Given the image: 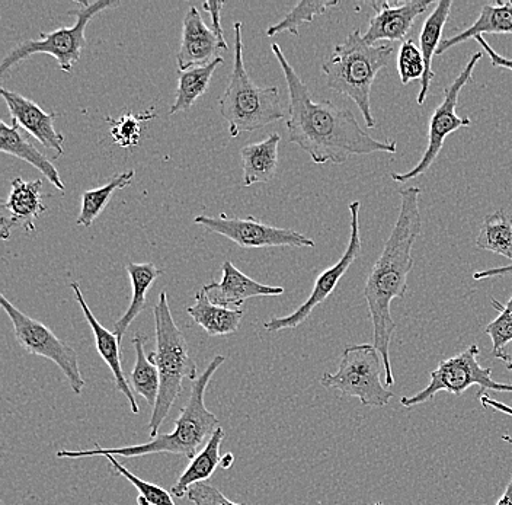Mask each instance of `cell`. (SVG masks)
Returning <instances> with one entry per match:
<instances>
[{"instance_id":"22","label":"cell","mask_w":512,"mask_h":505,"mask_svg":"<svg viewBox=\"0 0 512 505\" xmlns=\"http://www.w3.org/2000/svg\"><path fill=\"white\" fill-rule=\"evenodd\" d=\"M0 150L6 153V155L15 156V158L30 163V165L38 169L57 190H66L56 166L51 163L50 159H48L43 152H40L31 142H28L27 137L22 136L18 124L12 123L11 126H8L5 121H0Z\"/></svg>"},{"instance_id":"16","label":"cell","mask_w":512,"mask_h":505,"mask_svg":"<svg viewBox=\"0 0 512 505\" xmlns=\"http://www.w3.org/2000/svg\"><path fill=\"white\" fill-rule=\"evenodd\" d=\"M0 94L8 105L12 123L28 131L38 143L56 152V156L63 155L64 136L54 127L56 113H46L37 102L25 98L18 92L2 88Z\"/></svg>"},{"instance_id":"19","label":"cell","mask_w":512,"mask_h":505,"mask_svg":"<svg viewBox=\"0 0 512 505\" xmlns=\"http://www.w3.org/2000/svg\"><path fill=\"white\" fill-rule=\"evenodd\" d=\"M70 289L75 293L80 309H82L86 321H88L92 332H94L96 351H98L101 359L107 363V366L110 367L112 376H114L115 389L126 396L131 412H133V414H139V405H137L134 393L130 388L131 385H128L127 377L123 372V366H121V343L118 341L117 335H115L114 332L108 331L105 326L99 324L98 319L95 318L94 313L89 309L85 297H83L82 289H80L78 281H72V283H70Z\"/></svg>"},{"instance_id":"17","label":"cell","mask_w":512,"mask_h":505,"mask_svg":"<svg viewBox=\"0 0 512 505\" xmlns=\"http://www.w3.org/2000/svg\"><path fill=\"white\" fill-rule=\"evenodd\" d=\"M43 181H24L22 178H15L11 182V193L8 200L2 203L3 212H8L9 217L2 216L0 219V236L3 241L11 238L12 229L21 228L27 232L35 233V220L41 214L47 212L41 200Z\"/></svg>"},{"instance_id":"1","label":"cell","mask_w":512,"mask_h":505,"mask_svg":"<svg viewBox=\"0 0 512 505\" xmlns=\"http://www.w3.org/2000/svg\"><path fill=\"white\" fill-rule=\"evenodd\" d=\"M286 78L288 91V140L303 149L318 165H342L355 155L396 153L395 140L374 139L347 108L331 101L316 102L299 73L290 65L277 43L271 44Z\"/></svg>"},{"instance_id":"39","label":"cell","mask_w":512,"mask_h":505,"mask_svg":"<svg viewBox=\"0 0 512 505\" xmlns=\"http://www.w3.org/2000/svg\"><path fill=\"white\" fill-rule=\"evenodd\" d=\"M478 396L483 408L494 409V411L502 412V414L512 417V408L510 405L504 404V402L501 401H496V399L486 395L485 392H479Z\"/></svg>"},{"instance_id":"41","label":"cell","mask_w":512,"mask_h":505,"mask_svg":"<svg viewBox=\"0 0 512 505\" xmlns=\"http://www.w3.org/2000/svg\"><path fill=\"white\" fill-rule=\"evenodd\" d=\"M496 505H512V478L511 481L508 482L504 494H502V497L499 498V501L496 503Z\"/></svg>"},{"instance_id":"27","label":"cell","mask_w":512,"mask_h":505,"mask_svg":"<svg viewBox=\"0 0 512 505\" xmlns=\"http://www.w3.org/2000/svg\"><path fill=\"white\" fill-rule=\"evenodd\" d=\"M223 57L211 62L210 65L192 67L185 72H179L178 88H176V98L174 105L169 110V115L182 113V111L191 110L198 98L206 94L211 79L217 67L223 65Z\"/></svg>"},{"instance_id":"31","label":"cell","mask_w":512,"mask_h":505,"mask_svg":"<svg viewBox=\"0 0 512 505\" xmlns=\"http://www.w3.org/2000/svg\"><path fill=\"white\" fill-rule=\"evenodd\" d=\"M338 5V0H304V2H299L278 24L271 25L268 28L267 35L268 37H275V35L281 33H291L299 37L300 25L313 22V19L318 15H323L328 9L335 8Z\"/></svg>"},{"instance_id":"43","label":"cell","mask_w":512,"mask_h":505,"mask_svg":"<svg viewBox=\"0 0 512 505\" xmlns=\"http://www.w3.org/2000/svg\"><path fill=\"white\" fill-rule=\"evenodd\" d=\"M510 353H507V351H504V354H502L501 357H499L498 360H501L502 363L505 364V367H507L508 370H510L512 375V343L510 344Z\"/></svg>"},{"instance_id":"32","label":"cell","mask_w":512,"mask_h":505,"mask_svg":"<svg viewBox=\"0 0 512 505\" xmlns=\"http://www.w3.org/2000/svg\"><path fill=\"white\" fill-rule=\"evenodd\" d=\"M105 459L110 462L112 472L117 473L118 476H123L127 479L134 488L139 492L137 497V504L139 505H176L174 495L166 491L159 485L152 484V482L143 481L139 476L134 475L133 472L128 471L126 466L118 462L117 457L112 455H105Z\"/></svg>"},{"instance_id":"33","label":"cell","mask_w":512,"mask_h":505,"mask_svg":"<svg viewBox=\"0 0 512 505\" xmlns=\"http://www.w3.org/2000/svg\"><path fill=\"white\" fill-rule=\"evenodd\" d=\"M492 305L498 310L496 319L486 326L485 332L492 341V354L496 359L504 354L505 348L512 343V296L507 303L492 299Z\"/></svg>"},{"instance_id":"8","label":"cell","mask_w":512,"mask_h":505,"mask_svg":"<svg viewBox=\"0 0 512 505\" xmlns=\"http://www.w3.org/2000/svg\"><path fill=\"white\" fill-rule=\"evenodd\" d=\"M382 366V356L374 345H352L342 353L338 372L325 373L320 382L325 388L360 399L364 407L383 408L395 395L384 388Z\"/></svg>"},{"instance_id":"14","label":"cell","mask_w":512,"mask_h":505,"mask_svg":"<svg viewBox=\"0 0 512 505\" xmlns=\"http://www.w3.org/2000/svg\"><path fill=\"white\" fill-rule=\"evenodd\" d=\"M432 5L431 0H411L392 5L389 2L371 3L374 14L363 34L367 44L403 41L411 33L416 18L421 17Z\"/></svg>"},{"instance_id":"9","label":"cell","mask_w":512,"mask_h":505,"mask_svg":"<svg viewBox=\"0 0 512 505\" xmlns=\"http://www.w3.org/2000/svg\"><path fill=\"white\" fill-rule=\"evenodd\" d=\"M479 356V347L473 344L463 353L440 361L437 369L430 373L431 380L427 388L415 395L403 396L400 404L411 409L431 401L438 392L446 391L451 395L460 396L472 386H479V392L488 389V391L512 393V383L495 382L492 379V370L489 367L480 366Z\"/></svg>"},{"instance_id":"42","label":"cell","mask_w":512,"mask_h":505,"mask_svg":"<svg viewBox=\"0 0 512 505\" xmlns=\"http://www.w3.org/2000/svg\"><path fill=\"white\" fill-rule=\"evenodd\" d=\"M233 463H235V456H233V453H226V455H223L222 457V463H220V468L223 469H230L233 466Z\"/></svg>"},{"instance_id":"24","label":"cell","mask_w":512,"mask_h":505,"mask_svg":"<svg viewBox=\"0 0 512 505\" xmlns=\"http://www.w3.org/2000/svg\"><path fill=\"white\" fill-rule=\"evenodd\" d=\"M224 437H226V433H224L223 427L217 428L203 450L197 453L194 459H191L190 465L185 468L178 481L171 487V494L175 498H184L185 495H188L191 487L206 482L213 476L222 463L223 456L220 455V447H222Z\"/></svg>"},{"instance_id":"38","label":"cell","mask_w":512,"mask_h":505,"mask_svg":"<svg viewBox=\"0 0 512 505\" xmlns=\"http://www.w3.org/2000/svg\"><path fill=\"white\" fill-rule=\"evenodd\" d=\"M476 43L479 44L480 47H482L483 51H485L486 54H488L489 59H491L492 66L495 67H501V69H507L512 72V59H508V57L501 56V54L496 53L494 49H492L491 46H489L488 41L485 40V38L482 37V35H479V37L475 38Z\"/></svg>"},{"instance_id":"37","label":"cell","mask_w":512,"mask_h":505,"mask_svg":"<svg viewBox=\"0 0 512 505\" xmlns=\"http://www.w3.org/2000/svg\"><path fill=\"white\" fill-rule=\"evenodd\" d=\"M224 6V2H206L203 3L204 11L208 12L211 18V30L214 31V34L219 37V40L222 41L223 44H227L226 40H224V33L222 27V9Z\"/></svg>"},{"instance_id":"12","label":"cell","mask_w":512,"mask_h":505,"mask_svg":"<svg viewBox=\"0 0 512 505\" xmlns=\"http://www.w3.org/2000/svg\"><path fill=\"white\" fill-rule=\"evenodd\" d=\"M350 241H348L347 249L344 255L339 258V261L332 267L326 268L323 273L319 274L316 278L315 286H313L312 293L307 297L306 302L299 306L290 315L283 316V318H272L270 321L265 322L264 328L268 332H280L284 329H294L297 326L306 322L309 316L312 315L313 310L318 308L320 303L325 302L338 286L339 280L345 276L351 265L355 260L360 257L361 249H363V241H361L360 229V201H352L350 206Z\"/></svg>"},{"instance_id":"36","label":"cell","mask_w":512,"mask_h":505,"mask_svg":"<svg viewBox=\"0 0 512 505\" xmlns=\"http://www.w3.org/2000/svg\"><path fill=\"white\" fill-rule=\"evenodd\" d=\"M187 497L194 505H245L229 500L220 489L207 484V482L195 484L188 491Z\"/></svg>"},{"instance_id":"7","label":"cell","mask_w":512,"mask_h":505,"mask_svg":"<svg viewBox=\"0 0 512 505\" xmlns=\"http://www.w3.org/2000/svg\"><path fill=\"white\" fill-rule=\"evenodd\" d=\"M78 3L79 9L67 12L69 17L76 18L72 27L57 28L51 33H41L37 40H25L19 43L2 60L0 76H5L8 70L22 60L40 53L50 54L51 57H54L64 73L72 72L88 44L86 43V28H88L89 22L105 9L120 6L118 0H96V2L79 0Z\"/></svg>"},{"instance_id":"3","label":"cell","mask_w":512,"mask_h":505,"mask_svg":"<svg viewBox=\"0 0 512 505\" xmlns=\"http://www.w3.org/2000/svg\"><path fill=\"white\" fill-rule=\"evenodd\" d=\"M224 361H226L224 356L214 357L206 370L198 376L195 382H192L190 398L179 412L172 433L160 434L155 439H150L147 443L137 444V446L105 449L101 444L96 443V449L92 450H80V452L60 450L56 453L57 459H85V457H104L105 455L133 459V457L159 455V453L181 455L187 457V459H194L197 456L198 449L210 440L214 431L220 427L219 418L213 412L208 411L206 402H204V395H206L207 386L210 385L211 377L223 366Z\"/></svg>"},{"instance_id":"6","label":"cell","mask_w":512,"mask_h":505,"mask_svg":"<svg viewBox=\"0 0 512 505\" xmlns=\"http://www.w3.org/2000/svg\"><path fill=\"white\" fill-rule=\"evenodd\" d=\"M235 33V63L230 76L229 85L219 99L220 114L229 126L232 137L246 131L264 129L268 124L281 121L286 117L281 105L280 91L277 86L256 85L248 72L243 60V25L233 24Z\"/></svg>"},{"instance_id":"13","label":"cell","mask_w":512,"mask_h":505,"mask_svg":"<svg viewBox=\"0 0 512 505\" xmlns=\"http://www.w3.org/2000/svg\"><path fill=\"white\" fill-rule=\"evenodd\" d=\"M195 225L203 226L208 232L217 233L235 242L240 248H272V246H291V248H315V241L293 229L275 228L259 222L255 217L245 219L229 217L220 213L217 217L201 214L194 219Z\"/></svg>"},{"instance_id":"21","label":"cell","mask_w":512,"mask_h":505,"mask_svg":"<svg viewBox=\"0 0 512 505\" xmlns=\"http://www.w3.org/2000/svg\"><path fill=\"white\" fill-rule=\"evenodd\" d=\"M280 142V134L272 133L262 142L252 143V145H246L240 149L245 187H252L254 184H267L274 180L278 171Z\"/></svg>"},{"instance_id":"10","label":"cell","mask_w":512,"mask_h":505,"mask_svg":"<svg viewBox=\"0 0 512 505\" xmlns=\"http://www.w3.org/2000/svg\"><path fill=\"white\" fill-rule=\"evenodd\" d=\"M0 305L14 326L15 338L22 350L32 356L44 357L53 361L69 382L70 389L75 395H80L85 389V379L80 372L79 356L66 341L57 337L47 325L30 318L12 305L5 294L0 296Z\"/></svg>"},{"instance_id":"44","label":"cell","mask_w":512,"mask_h":505,"mask_svg":"<svg viewBox=\"0 0 512 505\" xmlns=\"http://www.w3.org/2000/svg\"><path fill=\"white\" fill-rule=\"evenodd\" d=\"M502 440H504L505 443L512 444V437L511 436H502Z\"/></svg>"},{"instance_id":"23","label":"cell","mask_w":512,"mask_h":505,"mask_svg":"<svg viewBox=\"0 0 512 505\" xmlns=\"http://www.w3.org/2000/svg\"><path fill=\"white\" fill-rule=\"evenodd\" d=\"M187 313L195 324L200 325L207 332L208 337H226V335L235 334L245 316L243 310L223 308L211 302L204 289L195 293V303L187 308Z\"/></svg>"},{"instance_id":"34","label":"cell","mask_w":512,"mask_h":505,"mask_svg":"<svg viewBox=\"0 0 512 505\" xmlns=\"http://www.w3.org/2000/svg\"><path fill=\"white\" fill-rule=\"evenodd\" d=\"M398 72L402 85L422 79L425 72L424 59L421 50L416 47L414 40H406L400 46L398 54Z\"/></svg>"},{"instance_id":"26","label":"cell","mask_w":512,"mask_h":505,"mask_svg":"<svg viewBox=\"0 0 512 505\" xmlns=\"http://www.w3.org/2000/svg\"><path fill=\"white\" fill-rule=\"evenodd\" d=\"M126 270L130 276L131 287H133V299H131L126 313L114 324V334L117 335L120 343L134 319L146 308V297L150 287L160 276H163V270H160L152 262H144V264L130 262L127 264Z\"/></svg>"},{"instance_id":"35","label":"cell","mask_w":512,"mask_h":505,"mask_svg":"<svg viewBox=\"0 0 512 505\" xmlns=\"http://www.w3.org/2000/svg\"><path fill=\"white\" fill-rule=\"evenodd\" d=\"M152 117L142 115L126 114L112 124L111 137L115 145L121 147H133L139 145L142 136V121Z\"/></svg>"},{"instance_id":"11","label":"cell","mask_w":512,"mask_h":505,"mask_svg":"<svg viewBox=\"0 0 512 505\" xmlns=\"http://www.w3.org/2000/svg\"><path fill=\"white\" fill-rule=\"evenodd\" d=\"M482 57L483 54L480 51L473 54L462 72H460V75L444 89L443 101L435 108L430 118V124H428V145L421 161L416 163L411 171L402 172V174L393 172V181L398 182V184H405V182L415 180V178L424 175L434 165V162L437 161L447 137L454 133V131L472 126L470 118H463L457 114V105H459L460 92H462L467 83L473 81V72H475L476 66H478Z\"/></svg>"},{"instance_id":"18","label":"cell","mask_w":512,"mask_h":505,"mask_svg":"<svg viewBox=\"0 0 512 505\" xmlns=\"http://www.w3.org/2000/svg\"><path fill=\"white\" fill-rule=\"evenodd\" d=\"M222 271V280L207 284L203 289L206 290L211 302L223 308H240L252 297L281 296L284 293L283 287L267 286L246 276L233 265V262L224 261Z\"/></svg>"},{"instance_id":"20","label":"cell","mask_w":512,"mask_h":505,"mask_svg":"<svg viewBox=\"0 0 512 505\" xmlns=\"http://www.w3.org/2000/svg\"><path fill=\"white\" fill-rule=\"evenodd\" d=\"M451 0H440L435 3L434 11L431 12L430 17L425 19L424 27H422L421 35H419V43H421L422 59H424L425 72L421 79V89H419L418 98L416 102L418 105H424L427 101L428 94H430V86L435 73L432 70V60L435 54L440 49L441 38H443L444 27H446L448 18L451 14Z\"/></svg>"},{"instance_id":"15","label":"cell","mask_w":512,"mask_h":505,"mask_svg":"<svg viewBox=\"0 0 512 505\" xmlns=\"http://www.w3.org/2000/svg\"><path fill=\"white\" fill-rule=\"evenodd\" d=\"M227 50V44H223L214 31L207 27L201 12H198L195 6H191L182 24L181 46L176 56L179 72H185L192 67L210 65L222 57V51Z\"/></svg>"},{"instance_id":"5","label":"cell","mask_w":512,"mask_h":505,"mask_svg":"<svg viewBox=\"0 0 512 505\" xmlns=\"http://www.w3.org/2000/svg\"><path fill=\"white\" fill-rule=\"evenodd\" d=\"M153 315H155L156 351L149 354V359L158 367L160 389L158 401L150 417V439L159 436L160 425L166 420L176 399L181 395L184 380L195 382L198 379L197 364L190 356L187 338L175 324L166 292L159 294L158 303L153 308Z\"/></svg>"},{"instance_id":"25","label":"cell","mask_w":512,"mask_h":505,"mask_svg":"<svg viewBox=\"0 0 512 505\" xmlns=\"http://www.w3.org/2000/svg\"><path fill=\"white\" fill-rule=\"evenodd\" d=\"M483 34L512 35V2H496L494 5L491 3V5L483 6L478 19L462 33L446 38L441 43L437 54L441 56L464 41Z\"/></svg>"},{"instance_id":"4","label":"cell","mask_w":512,"mask_h":505,"mask_svg":"<svg viewBox=\"0 0 512 505\" xmlns=\"http://www.w3.org/2000/svg\"><path fill=\"white\" fill-rule=\"evenodd\" d=\"M395 54L392 43L367 44L360 30H354L322 63L326 86L350 98L366 121V129L376 127L371 111V86Z\"/></svg>"},{"instance_id":"40","label":"cell","mask_w":512,"mask_h":505,"mask_svg":"<svg viewBox=\"0 0 512 505\" xmlns=\"http://www.w3.org/2000/svg\"><path fill=\"white\" fill-rule=\"evenodd\" d=\"M508 274H512V265L479 271V273L473 274V278H475V280H489V278L508 276Z\"/></svg>"},{"instance_id":"45","label":"cell","mask_w":512,"mask_h":505,"mask_svg":"<svg viewBox=\"0 0 512 505\" xmlns=\"http://www.w3.org/2000/svg\"><path fill=\"white\" fill-rule=\"evenodd\" d=\"M374 505H386V504H383V503H376Z\"/></svg>"},{"instance_id":"28","label":"cell","mask_w":512,"mask_h":505,"mask_svg":"<svg viewBox=\"0 0 512 505\" xmlns=\"http://www.w3.org/2000/svg\"><path fill=\"white\" fill-rule=\"evenodd\" d=\"M476 248L494 252L512 261V219L504 209L488 214L483 219Z\"/></svg>"},{"instance_id":"29","label":"cell","mask_w":512,"mask_h":505,"mask_svg":"<svg viewBox=\"0 0 512 505\" xmlns=\"http://www.w3.org/2000/svg\"><path fill=\"white\" fill-rule=\"evenodd\" d=\"M144 343H146L144 335H134L133 347L136 351V363L130 373V382L134 392L142 396L144 401L153 408L158 401L160 376L158 367L153 361H150L144 351Z\"/></svg>"},{"instance_id":"2","label":"cell","mask_w":512,"mask_h":505,"mask_svg":"<svg viewBox=\"0 0 512 505\" xmlns=\"http://www.w3.org/2000/svg\"><path fill=\"white\" fill-rule=\"evenodd\" d=\"M399 196L400 210L395 228L368 273L364 286V299L373 324V345L382 356L387 386L395 385L390 363V343L396 331V322L392 318L390 305L395 299H403L408 292V276L414 267L412 249L422 230L419 210L421 188H402Z\"/></svg>"},{"instance_id":"30","label":"cell","mask_w":512,"mask_h":505,"mask_svg":"<svg viewBox=\"0 0 512 505\" xmlns=\"http://www.w3.org/2000/svg\"><path fill=\"white\" fill-rule=\"evenodd\" d=\"M134 175H136L134 171L121 172V174L114 175L104 187L85 191L82 194V206H80L76 225L83 226V228H91L95 220L107 209L111 197L118 190H124V188L128 187L133 182Z\"/></svg>"}]
</instances>
